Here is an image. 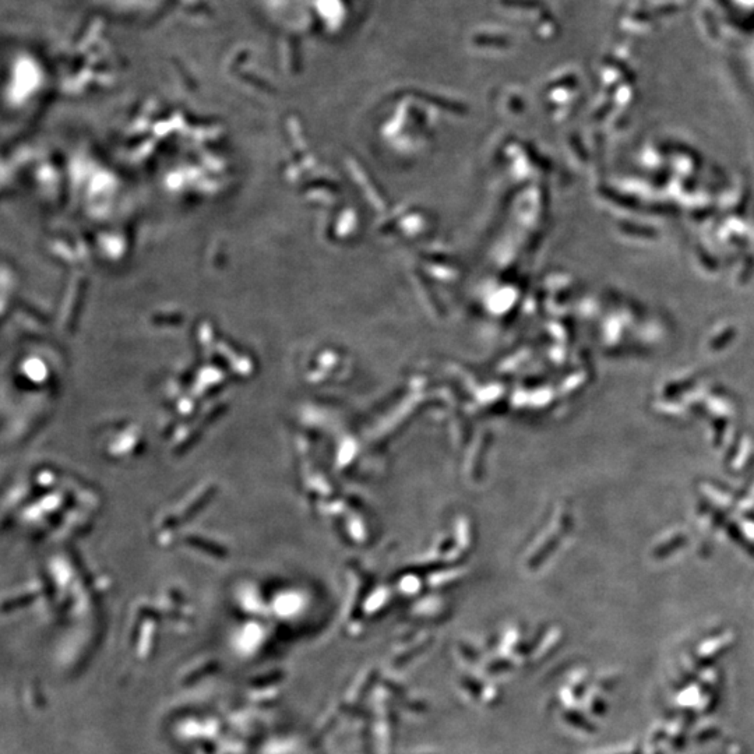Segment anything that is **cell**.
Instances as JSON below:
<instances>
[{"label":"cell","mask_w":754,"mask_h":754,"mask_svg":"<svg viewBox=\"0 0 754 754\" xmlns=\"http://www.w3.org/2000/svg\"><path fill=\"white\" fill-rule=\"evenodd\" d=\"M627 754H641V752H640V750H638V752H637V750H636V752H633V753H627Z\"/></svg>","instance_id":"cell-2"},{"label":"cell","mask_w":754,"mask_h":754,"mask_svg":"<svg viewBox=\"0 0 754 754\" xmlns=\"http://www.w3.org/2000/svg\"><path fill=\"white\" fill-rule=\"evenodd\" d=\"M717 735H718V731L711 729L710 734H701V736H700L699 739H700V741H703V739H704V741H708V739H711V738H715Z\"/></svg>","instance_id":"cell-1"}]
</instances>
